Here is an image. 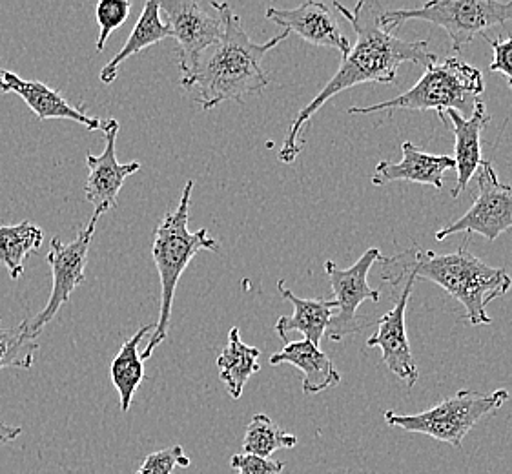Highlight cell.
Instances as JSON below:
<instances>
[{
    "label": "cell",
    "instance_id": "6da1fadb",
    "mask_svg": "<svg viewBox=\"0 0 512 474\" xmlns=\"http://www.w3.org/2000/svg\"><path fill=\"white\" fill-rule=\"evenodd\" d=\"M334 6L352 24L356 31V44L341 59L339 70L334 73V77L294 119L279 150V159L285 165H292L297 155L301 154L305 146V139L301 137L305 124H308L319 108H323L332 97L358 84L396 83L398 70L405 62L421 64L427 68L432 62L438 61V57L427 48L429 41H403L394 33L385 30L381 26L383 8L379 6V2L361 0L354 6V10L345 8L339 2Z\"/></svg>",
    "mask_w": 512,
    "mask_h": 474
},
{
    "label": "cell",
    "instance_id": "7a4b0ae2",
    "mask_svg": "<svg viewBox=\"0 0 512 474\" xmlns=\"http://www.w3.org/2000/svg\"><path fill=\"white\" fill-rule=\"evenodd\" d=\"M469 243L467 236L451 254H434L414 245L379 261L383 265L381 279L390 287H400L409 276L432 281L460 301L472 325H491L487 307L511 290L512 279L505 268L491 267L476 258Z\"/></svg>",
    "mask_w": 512,
    "mask_h": 474
},
{
    "label": "cell",
    "instance_id": "3957f363",
    "mask_svg": "<svg viewBox=\"0 0 512 474\" xmlns=\"http://www.w3.org/2000/svg\"><path fill=\"white\" fill-rule=\"evenodd\" d=\"M223 19V37L201 57L192 81V90L199 92L197 103L203 110H212L226 101L241 103L248 95L265 92L270 75L263 68V59L290 35L283 31L267 42L252 41L226 2Z\"/></svg>",
    "mask_w": 512,
    "mask_h": 474
},
{
    "label": "cell",
    "instance_id": "277c9868",
    "mask_svg": "<svg viewBox=\"0 0 512 474\" xmlns=\"http://www.w3.org/2000/svg\"><path fill=\"white\" fill-rule=\"evenodd\" d=\"M192 190H194V181H188L177 208L174 212H168L155 228L152 256H154L155 267L159 270V279H161V309H159V320L155 323V330L150 334L148 345L141 354L143 361L150 360L154 356L155 349L168 336L175 289H177V283L183 276V272L190 265V261L199 252L219 250V243L216 239L208 236L206 228H199L195 232L188 230V212H190Z\"/></svg>",
    "mask_w": 512,
    "mask_h": 474
},
{
    "label": "cell",
    "instance_id": "5b68a950",
    "mask_svg": "<svg viewBox=\"0 0 512 474\" xmlns=\"http://www.w3.org/2000/svg\"><path fill=\"white\" fill-rule=\"evenodd\" d=\"M485 90V81L478 68L461 61L458 57H447L425 68L420 81L409 92L385 103L372 106H352L349 114L372 115L379 112H396V110H416V112H436L440 121L447 124V114L451 110H465L467 103L480 99Z\"/></svg>",
    "mask_w": 512,
    "mask_h": 474
},
{
    "label": "cell",
    "instance_id": "8992f818",
    "mask_svg": "<svg viewBox=\"0 0 512 474\" xmlns=\"http://www.w3.org/2000/svg\"><path fill=\"white\" fill-rule=\"evenodd\" d=\"M431 22L447 31L451 48L461 52L483 31L512 22V2L496 0H436L412 10L383 11L381 26L394 33L403 22Z\"/></svg>",
    "mask_w": 512,
    "mask_h": 474
},
{
    "label": "cell",
    "instance_id": "52a82bcc",
    "mask_svg": "<svg viewBox=\"0 0 512 474\" xmlns=\"http://www.w3.org/2000/svg\"><path fill=\"white\" fill-rule=\"evenodd\" d=\"M507 400L509 392L505 389L494 392L458 391L429 411L418 414L387 411L385 420L390 427H401L407 433L425 434L461 449L472 427L487 414L498 411Z\"/></svg>",
    "mask_w": 512,
    "mask_h": 474
},
{
    "label": "cell",
    "instance_id": "ba28073f",
    "mask_svg": "<svg viewBox=\"0 0 512 474\" xmlns=\"http://www.w3.org/2000/svg\"><path fill=\"white\" fill-rule=\"evenodd\" d=\"M159 8L177 41L181 68V86L192 90L195 70L206 50L219 42L225 31L223 2L201 0H164Z\"/></svg>",
    "mask_w": 512,
    "mask_h": 474
},
{
    "label": "cell",
    "instance_id": "9c48e42d",
    "mask_svg": "<svg viewBox=\"0 0 512 474\" xmlns=\"http://www.w3.org/2000/svg\"><path fill=\"white\" fill-rule=\"evenodd\" d=\"M99 219H101V214L93 212L90 223L86 225V228H82L72 243H64L61 237H53L52 243H50V252L46 256V261L52 268V294H50L46 307L35 318L21 323L22 329L26 330L33 338H37L42 329L55 320L59 310L72 298L73 290L84 285V281H86L84 270L88 265L90 243H92Z\"/></svg>",
    "mask_w": 512,
    "mask_h": 474
},
{
    "label": "cell",
    "instance_id": "30bf717a",
    "mask_svg": "<svg viewBox=\"0 0 512 474\" xmlns=\"http://www.w3.org/2000/svg\"><path fill=\"white\" fill-rule=\"evenodd\" d=\"M478 176V197L460 219L436 232L443 241L454 234H480L487 241H496L503 232L512 228V186L498 179L491 161H483Z\"/></svg>",
    "mask_w": 512,
    "mask_h": 474
},
{
    "label": "cell",
    "instance_id": "8fae6325",
    "mask_svg": "<svg viewBox=\"0 0 512 474\" xmlns=\"http://www.w3.org/2000/svg\"><path fill=\"white\" fill-rule=\"evenodd\" d=\"M383 259L379 248L372 247L361 256V258L350 268L336 267L334 261L328 259L325 263V272H327L332 292L336 296V305L338 312L330 320L327 336L332 341H343L345 336L356 334L363 329L365 325L359 321L358 309L363 301H372L379 303V290L372 289L369 285L370 268L374 267Z\"/></svg>",
    "mask_w": 512,
    "mask_h": 474
},
{
    "label": "cell",
    "instance_id": "7c38bea8",
    "mask_svg": "<svg viewBox=\"0 0 512 474\" xmlns=\"http://www.w3.org/2000/svg\"><path fill=\"white\" fill-rule=\"evenodd\" d=\"M416 283L414 276L405 279V287L398 296V303L378 321V332H374L367 340V347L381 349V361L387 365L392 374H396L407 387L412 389L420 380V371L410 351L409 336H407V307H409L412 287Z\"/></svg>",
    "mask_w": 512,
    "mask_h": 474
},
{
    "label": "cell",
    "instance_id": "4fadbf2b",
    "mask_svg": "<svg viewBox=\"0 0 512 474\" xmlns=\"http://www.w3.org/2000/svg\"><path fill=\"white\" fill-rule=\"evenodd\" d=\"M104 145L103 154L86 155V166L90 170L86 186H84V197L88 203H92L93 212L104 216L108 210L117 207V197L123 188L124 181L135 172L141 170L139 161L132 163H119L115 154V141L119 134V123L115 119H108L103 124Z\"/></svg>",
    "mask_w": 512,
    "mask_h": 474
},
{
    "label": "cell",
    "instance_id": "5bb4252c",
    "mask_svg": "<svg viewBox=\"0 0 512 474\" xmlns=\"http://www.w3.org/2000/svg\"><path fill=\"white\" fill-rule=\"evenodd\" d=\"M268 21L276 22L288 33H296L303 41L314 46L332 48L341 53V59L350 52V41L341 33L338 22L327 4L308 0L292 10L267 8Z\"/></svg>",
    "mask_w": 512,
    "mask_h": 474
},
{
    "label": "cell",
    "instance_id": "9a60e30c",
    "mask_svg": "<svg viewBox=\"0 0 512 474\" xmlns=\"http://www.w3.org/2000/svg\"><path fill=\"white\" fill-rule=\"evenodd\" d=\"M447 117H451L454 126V163L458 170L451 197L458 199L463 192H467L472 177L476 176L482 166V134L491 121V115L482 99H478L474 101V112L469 119H465L456 110H451Z\"/></svg>",
    "mask_w": 512,
    "mask_h": 474
},
{
    "label": "cell",
    "instance_id": "2e32d148",
    "mask_svg": "<svg viewBox=\"0 0 512 474\" xmlns=\"http://www.w3.org/2000/svg\"><path fill=\"white\" fill-rule=\"evenodd\" d=\"M401 150L403 159L400 163L379 161L372 176V185L385 186L396 181H407L432 186L438 192L443 190V174L456 168L454 157L421 152L420 148L410 141H405L401 145Z\"/></svg>",
    "mask_w": 512,
    "mask_h": 474
},
{
    "label": "cell",
    "instance_id": "e0dca14e",
    "mask_svg": "<svg viewBox=\"0 0 512 474\" xmlns=\"http://www.w3.org/2000/svg\"><path fill=\"white\" fill-rule=\"evenodd\" d=\"M2 79L10 92L17 93L22 101L30 106L31 112L37 115L39 121L70 119L86 126L90 132H97L103 128V123L97 117L86 115L82 108L68 103L61 93L44 83L26 81L21 75L13 72H2Z\"/></svg>",
    "mask_w": 512,
    "mask_h": 474
},
{
    "label": "cell",
    "instance_id": "ac0fdd59",
    "mask_svg": "<svg viewBox=\"0 0 512 474\" xmlns=\"http://www.w3.org/2000/svg\"><path fill=\"white\" fill-rule=\"evenodd\" d=\"M277 290L281 292L283 299H287L294 307L292 316H281L276 323L277 336L288 343V334L292 330H297L305 336V340L310 341L312 345L319 347L321 338L325 336L330 320L338 312L336 301L328 299H303L297 298L292 290L287 289L285 281H277Z\"/></svg>",
    "mask_w": 512,
    "mask_h": 474
},
{
    "label": "cell",
    "instance_id": "d6986e66",
    "mask_svg": "<svg viewBox=\"0 0 512 474\" xmlns=\"http://www.w3.org/2000/svg\"><path fill=\"white\" fill-rule=\"evenodd\" d=\"M270 365H292L303 372V392L319 394L341 383V374L332 360L310 341H288L283 351L270 356Z\"/></svg>",
    "mask_w": 512,
    "mask_h": 474
},
{
    "label": "cell",
    "instance_id": "ffe728a7",
    "mask_svg": "<svg viewBox=\"0 0 512 474\" xmlns=\"http://www.w3.org/2000/svg\"><path fill=\"white\" fill-rule=\"evenodd\" d=\"M155 330V323H148L135 332L130 340H126L119 354L110 363V378L113 387L119 391L121 411L128 413L135 392L144 380V361L141 358V343L150 338Z\"/></svg>",
    "mask_w": 512,
    "mask_h": 474
},
{
    "label": "cell",
    "instance_id": "44dd1931",
    "mask_svg": "<svg viewBox=\"0 0 512 474\" xmlns=\"http://www.w3.org/2000/svg\"><path fill=\"white\" fill-rule=\"evenodd\" d=\"M172 37V31L168 28V24L161 19V8L157 0H148L144 4L141 17L135 22L134 30L130 33L128 41L123 46V50L113 57L101 70V83L112 84L117 79V70L128 57H132L135 53H141L146 48L159 44Z\"/></svg>",
    "mask_w": 512,
    "mask_h": 474
},
{
    "label": "cell",
    "instance_id": "7402d4cb",
    "mask_svg": "<svg viewBox=\"0 0 512 474\" xmlns=\"http://www.w3.org/2000/svg\"><path fill=\"white\" fill-rule=\"evenodd\" d=\"M259 356L261 351L257 347L246 345L245 341L241 340V332L237 327L230 330L228 343L221 356L217 358V367L219 380L225 383L226 391L234 400L241 398L248 380L261 371Z\"/></svg>",
    "mask_w": 512,
    "mask_h": 474
},
{
    "label": "cell",
    "instance_id": "603a6c76",
    "mask_svg": "<svg viewBox=\"0 0 512 474\" xmlns=\"http://www.w3.org/2000/svg\"><path fill=\"white\" fill-rule=\"evenodd\" d=\"M44 232L31 221L0 227V263L8 270L11 279L24 274V261L31 252H37L42 245Z\"/></svg>",
    "mask_w": 512,
    "mask_h": 474
},
{
    "label": "cell",
    "instance_id": "cb8c5ba5",
    "mask_svg": "<svg viewBox=\"0 0 512 474\" xmlns=\"http://www.w3.org/2000/svg\"><path fill=\"white\" fill-rule=\"evenodd\" d=\"M296 445L297 438L294 434L283 431L267 414H256L246 427L241 453L270 458L279 449H292Z\"/></svg>",
    "mask_w": 512,
    "mask_h": 474
},
{
    "label": "cell",
    "instance_id": "d4e9b609",
    "mask_svg": "<svg viewBox=\"0 0 512 474\" xmlns=\"http://www.w3.org/2000/svg\"><path fill=\"white\" fill-rule=\"evenodd\" d=\"M37 351H39L37 338L30 336L21 325L17 329H4L0 323V371L4 369L28 371L33 365Z\"/></svg>",
    "mask_w": 512,
    "mask_h": 474
},
{
    "label": "cell",
    "instance_id": "484cf974",
    "mask_svg": "<svg viewBox=\"0 0 512 474\" xmlns=\"http://www.w3.org/2000/svg\"><path fill=\"white\" fill-rule=\"evenodd\" d=\"M130 10V0H101L95 4V21L101 28V33L97 37V52H103L108 37L128 21Z\"/></svg>",
    "mask_w": 512,
    "mask_h": 474
},
{
    "label": "cell",
    "instance_id": "4316f807",
    "mask_svg": "<svg viewBox=\"0 0 512 474\" xmlns=\"http://www.w3.org/2000/svg\"><path fill=\"white\" fill-rule=\"evenodd\" d=\"M175 467H190V458L181 445H172L157 453L148 454L135 474H172Z\"/></svg>",
    "mask_w": 512,
    "mask_h": 474
},
{
    "label": "cell",
    "instance_id": "83f0119b",
    "mask_svg": "<svg viewBox=\"0 0 512 474\" xmlns=\"http://www.w3.org/2000/svg\"><path fill=\"white\" fill-rule=\"evenodd\" d=\"M230 467L236 469L237 474H281L285 469V462L254 454L237 453L230 458Z\"/></svg>",
    "mask_w": 512,
    "mask_h": 474
},
{
    "label": "cell",
    "instance_id": "f1b7e54d",
    "mask_svg": "<svg viewBox=\"0 0 512 474\" xmlns=\"http://www.w3.org/2000/svg\"><path fill=\"white\" fill-rule=\"evenodd\" d=\"M492 48V61L489 70L492 73H500L512 90V35L509 37H498V39H487Z\"/></svg>",
    "mask_w": 512,
    "mask_h": 474
},
{
    "label": "cell",
    "instance_id": "f546056e",
    "mask_svg": "<svg viewBox=\"0 0 512 474\" xmlns=\"http://www.w3.org/2000/svg\"><path fill=\"white\" fill-rule=\"evenodd\" d=\"M21 434V427H13L10 423L0 422V447L15 442Z\"/></svg>",
    "mask_w": 512,
    "mask_h": 474
},
{
    "label": "cell",
    "instance_id": "4dcf8cb0",
    "mask_svg": "<svg viewBox=\"0 0 512 474\" xmlns=\"http://www.w3.org/2000/svg\"><path fill=\"white\" fill-rule=\"evenodd\" d=\"M10 90H8V86H6V83H4V79H2V72H0V93H8Z\"/></svg>",
    "mask_w": 512,
    "mask_h": 474
}]
</instances>
